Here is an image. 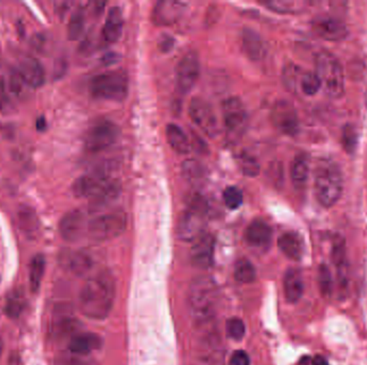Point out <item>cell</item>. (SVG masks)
<instances>
[{
  "instance_id": "cell-26",
  "label": "cell",
  "mask_w": 367,
  "mask_h": 365,
  "mask_svg": "<svg viewBox=\"0 0 367 365\" xmlns=\"http://www.w3.org/2000/svg\"><path fill=\"white\" fill-rule=\"evenodd\" d=\"M292 184L296 190H303L308 184L310 176V157L305 153L294 157L290 167Z\"/></svg>"
},
{
  "instance_id": "cell-25",
  "label": "cell",
  "mask_w": 367,
  "mask_h": 365,
  "mask_svg": "<svg viewBox=\"0 0 367 365\" xmlns=\"http://www.w3.org/2000/svg\"><path fill=\"white\" fill-rule=\"evenodd\" d=\"M124 27V18L122 10L118 7H113L107 13L105 26L103 29V38L105 43L113 44L120 40Z\"/></svg>"
},
{
  "instance_id": "cell-45",
  "label": "cell",
  "mask_w": 367,
  "mask_h": 365,
  "mask_svg": "<svg viewBox=\"0 0 367 365\" xmlns=\"http://www.w3.org/2000/svg\"><path fill=\"white\" fill-rule=\"evenodd\" d=\"M54 365H89V363L81 358V356L70 352L69 354H60L57 357Z\"/></svg>"
},
{
  "instance_id": "cell-40",
  "label": "cell",
  "mask_w": 367,
  "mask_h": 365,
  "mask_svg": "<svg viewBox=\"0 0 367 365\" xmlns=\"http://www.w3.org/2000/svg\"><path fill=\"white\" fill-rule=\"evenodd\" d=\"M318 284L323 296H331L332 292H333V279H332V273L327 265H321L319 267Z\"/></svg>"
},
{
  "instance_id": "cell-9",
  "label": "cell",
  "mask_w": 367,
  "mask_h": 365,
  "mask_svg": "<svg viewBox=\"0 0 367 365\" xmlns=\"http://www.w3.org/2000/svg\"><path fill=\"white\" fill-rule=\"evenodd\" d=\"M120 136V128L113 122L103 120L91 126L85 136V148L96 153L110 148Z\"/></svg>"
},
{
  "instance_id": "cell-43",
  "label": "cell",
  "mask_w": 367,
  "mask_h": 365,
  "mask_svg": "<svg viewBox=\"0 0 367 365\" xmlns=\"http://www.w3.org/2000/svg\"><path fill=\"white\" fill-rule=\"evenodd\" d=\"M302 76L298 66H296V64H288L284 70V80H285L286 86L290 90H296V87L300 86Z\"/></svg>"
},
{
  "instance_id": "cell-17",
  "label": "cell",
  "mask_w": 367,
  "mask_h": 365,
  "mask_svg": "<svg viewBox=\"0 0 367 365\" xmlns=\"http://www.w3.org/2000/svg\"><path fill=\"white\" fill-rule=\"evenodd\" d=\"M215 252V239L209 234H204L192 242L190 259L192 265L199 269H207L213 265Z\"/></svg>"
},
{
  "instance_id": "cell-15",
  "label": "cell",
  "mask_w": 367,
  "mask_h": 365,
  "mask_svg": "<svg viewBox=\"0 0 367 365\" xmlns=\"http://www.w3.org/2000/svg\"><path fill=\"white\" fill-rule=\"evenodd\" d=\"M223 115L226 128L233 136H238L246 128L247 113L238 97H229L223 103Z\"/></svg>"
},
{
  "instance_id": "cell-22",
  "label": "cell",
  "mask_w": 367,
  "mask_h": 365,
  "mask_svg": "<svg viewBox=\"0 0 367 365\" xmlns=\"http://www.w3.org/2000/svg\"><path fill=\"white\" fill-rule=\"evenodd\" d=\"M103 339L95 333H78L70 339L69 352L76 356H87L95 350L100 349Z\"/></svg>"
},
{
  "instance_id": "cell-52",
  "label": "cell",
  "mask_w": 367,
  "mask_h": 365,
  "mask_svg": "<svg viewBox=\"0 0 367 365\" xmlns=\"http://www.w3.org/2000/svg\"><path fill=\"white\" fill-rule=\"evenodd\" d=\"M37 130L45 131L47 128V120L45 117H39L36 122Z\"/></svg>"
},
{
  "instance_id": "cell-49",
  "label": "cell",
  "mask_w": 367,
  "mask_h": 365,
  "mask_svg": "<svg viewBox=\"0 0 367 365\" xmlns=\"http://www.w3.org/2000/svg\"><path fill=\"white\" fill-rule=\"evenodd\" d=\"M55 11L60 18H64L67 13L68 10L70 9V7L72 6V3H69V1H59V3H55Z\"/></svg>"
},
{
  "instance_id": "cell-46",
  "label": "cell",
  "mask_w": 367,
  "mask_h": 365,
  "mask_svg": "<svg viewBox=\"0 0 367 365\" xmlns=\"http://www.w3.org/2000/svg\"><path fill=\"white\" fill-rule=\"evenodd\" d=\"M332 258H333V263L336 265H344V261H345V246H344L343 241L336 242L334 244Z\"/></svg>"
},
{
  "instance_id": "cell-24",
  "label": "cell",
  "mask_w": 367,
  "mask_h": 365,
  "mask_svg": "<svg viewBox=\"0 0 367 365\" xmlns=\"http://www.w3.org/2000/svg\"><path fill=\"white\" fill-rule=\"evenodd\" d=\"M304 292V281L301 271L296 268H290L286 271L284 277V294L289 304L300 301Z\"/></svg>"
},
{
  "instance_id": "cell-10",
  "label": "cell",
  "mask_w": 367,
  "mask_h": 365,
  "mask_svg": "<svg viewBox=\"0 0 367 365\" xmlns=\"http://www.w3.org/2000/svg\"><path fill=\"white\" fill-rule=\"evenodd\" d=\"M190 116L192 121L204 134L214 138L219 133V120L211 105L200 97H194L190 104Z\"/></svg>"
},
{
  "instance_id": "cell-11",
  "label": "cell",
  "mask_w": 367,
  "mask_h": 365,
  "mask_svg": "<svg viewBox=\"0 0 367 365\" xmlns=\"http://www.w3.org/2000/svg\"><path fill=\"white\" fill-rule=\"evenodd\" d=\"M200 60L194 52L186 54L176 66V86L182 93H188L194 88L200 76Z\"/></svg>"
},
{
  "instance_id": "cell-39",
  "label": "cell",
  "mask_w": 367,
  "mask_h": 365,
  "mask_svg": "<svg viewBox=\"0 0 367 365\" xmlns=\"http://www.w3.org/2000/svg\"><path fill=\"white\" fill-rule=\"evenodd\" d=\"M8 88H9L10 92L16 95V97H23L26 95L30 87L23 80L18 70H14L10 73L9 80H8Z\"/></svg>"
},
{
  "instance_id": "cell-5",
  "label": "cell",
  "mask_w": 367,
  "mask_h": 365,
  "mask_svg": "<svg viewBox=\"0 0 367 365\" xmlns=\"http://www.w3.org/2000/svg\"><path fill=\"white\" fill-rule=\"evenodd\" d=\"M209 206L204 197L194 195L188 203L187 209L178 220L177 236L182 241L194 242L204 235Z\"/></svg>"
},
{
  "instance_id": "cell-20",
  "label": "cell",
  "mask_w": 367,
  "mask_h": 365,
  "mask_svg": "<svg viewBox=\"0 0 367 365\" xmlns=\"http://www.w3.org/2000/svg\"><path fill=\"white\" fill-rule=\"evenodd\" d=\"M244 237L252 248L267 249L271 244L273 230L263 220H255L245 230Z\"/></svg>"
},
{
  "instance_id": "cell-36",
  "label": "cell",
  "mask_w": 367,
  "mask_h": 365,
  "mask_svg": "<svg viewBox=\"0 0 367 365\" xmlns=\"http://www.w3.org/2000/svg\"><path fill=\"white\" fill-rule=\"evenodd\" d=\"M85 27V16L82 10H78L72 14L68 24V38L69 40H78L82 36Z\"/></svg>"
},
{
  "instance_id": "cell-23",
  "label": "cell",
  "mask_w": 367,
  "mask_h": 365,
  "mask_svg": "<svg viewBox=\"0 0 367 365\" xmlns=\"http://www.w3.org/2000/svg\"><path fill=\"white\" fill-rule=\"evenodd\" d=\"M16 221L21 232L26 237L34 239L39 235L40 232V221L36 211L32 207L22 205L16 213Z\"/></svg>"
},
{
  "instance_id": "cell-32",
  "label": "cell",
  "mask_w": 367,
  "mask_h": 365,
  "mask_svg": "<svg viewBox=\"0 0 367 365\" xmlns=\"http://www.w3.org/2000/svg\"><path fill=\"white\" fill-rule=\"evenodd\" d=\"M234 277L240 283H252L256 279L254 265L248 259H240L234 267Z\"/></svg>"
},
{
  "instance_id": "cell-4",
  "label": "cell",
  "mask_w": 367,
  "mask_h": 365,
  "mask_svg": "<svg viewBox=\"0 0 367 365\" xmlns=\"http://www.w3.org/2000/svg\"><path fill=\"white\" fill-rule=\"evenodd\" d=\"M316 72L321 82V88L333 99H339L345 93V73L343 66L336 56L330 52H320L315 60Z\"/></svg>"
},
{
  "instance_id": "cell-51",
  "label": "cell",
  "mask_w": 367,
  "mask_h": 365,
  "mask_svg": "<svg viewBox=\"0 0 367 365\" xmlns=\"http://www.w3.org/2000/svg\"><path fill=\"white\" fill-rule=\"evenodd\" d=\"M304 365H329L327 361L322 356H315L314 358L305 359Z\"/></svg>"
},
{
  "instance_id": "cell-1",
  "label": "cell",
  "mask_w": 367,
  "mask_h": 365,
  "mask_svg": "<svg viewBox=\"0 0 367 365\" xmlns=\"http://www.w3.org/2000/svg\"><path fill=\"white\" fill-rule=\"evenodd\" d=\"M115 283L109 273H97L85 282L80 292V309L85 316L95 321L107 318L113 308Z\"/></svg>"
},
{
  "instance_id": "cell-38",
  "label": "cell",
  "mask_w": 367,
  "mask_h": 365,
  "mask_svg": "<svg viewBox=\"0 0 367 365\" xmlns=\"http://www.w3.org/2000/svg\"><path fill=\"white\" fill-rule=\"evenodd\" d=\"M300 88L306 95H315L321 89V82L316 73L308 72L303 73L301 78Z\"/></svg>"
},
{
  "instance_id": "cell-31",
  "label": "cell",
  "mask_w": 367,
  "mask_h": 365,
  "mask_svg": "<svg viewBox=\"0 0 367 365\" xmlns=\"http://www.w3.org/2000/svg\"><path fill=\"white\" fill-rule=\"evenodd\" d=\"M26 299L24 292L20 288L12 290L6 300L5 312L10 318H18L25 309Z\"/></svg>"
},
{
  "instance_id": "cell-50",
  "label": "cell",
  "mask_w": 367,
  "mask_h": 365,
  "mask_svg": "<svg viewBox=\"0 0 367 365\" xmlns=\"http://www.w3.org/2000/svg\"><path fill=\"white\" fill-rule=\"evenodd\" d=\"M173 39L169 36L165 37V38L161 39V40L159 41V47H161V49L163 53H168V52L173 47Z\"/></svg>"
},
{
  "instance_id": "cell-12",
  "label": "cell",
  "mask_w": 367,
  "mask_h": 365,
  "mask_svg": "<svg viewBox=\"0 0 367 365\" xmlns=\"http://www.w3.org/2000/svg\"><path fill=\"white\" fill-rule=\"evenodd\" d=\"M271 119L275 128L286 136H294L298 134L300 128L298 113L293 105L288 101H279L274 105Z\"/></svg>"
},
{
  "instance_id": "cell-13",
  "label": "cell",
  "mask_w": 367,
  "mask_h": 365,
  "mask_svg": "<svg viewBox=\"0 0 367 365\" xmlns=\"http://www.w3.org/2000/svg\"><path fill=\"white\" fill-rule=\"evenodd\" d=\"M312 26L317 36L331 42L345 40L349 35L347 25L343 20L333 16H319L315 18Z\"/></svg>"
},
{
  "instance_id": "cell-3",
  "label": "cell",
  "mask_w": 367,
  "mask_h": 365,
  "mask_svg": "<svg viewBox=\"0 0 367 365\" xmlns=\"http://www.w3.org/2000/svg\"><path fill=\"white\" fill-rule=\"evenodd\" d=\"M314 190L317 201L325 208L335 206L344 191V178L339 166L331 160H321L315 169Z\"/></svg>"
},
{
  "instance_id": "cell-6",
  "label": "cell",
  "mask_w": 367,
  "mask_h": 365,
  "mask_svg": "<svg viewBox=\"0 0 367 365\" xmlns=\"http://www.w3.org/2000/svg\"><path fill=\"white\" fill-rule=\"evenodd\" d=\"M89 89L91 95L96 99L120 102L127 97L129 80L127 73L122 70L107 71L95 76Z\"/></svg>"
},
{
  "instance_id": "cell-28",
  "label": "cell",
  "mask_w": 367,
  "mask_h": 365,
  "mask_svg": "<svg viewBox=\"0 0 367 365\" xmlns=\"http://www.w3.org/2000/svg\"><path fill=\"white\" fill-rule=\"evenodd\" d=\"M168 143L175 152L186 155L190 151V143L184 131L176 124H168L165 128Z\"/></svg>"
},
{
  "instance_id": "cell-41",
  "label": "cell",
  "mask_w": 367,
  "mask_h": 365,
  "mask_svg": "<svg viewBox=\"0 0 367 365\" xmlns=\"http://www.w3.org/2000/svg\"><path fill=\"white\" fill-rule=\"evenodd\" d=\"M226 330H227L229 337H231L234 341H240L246 333L244 321L238 318V317H232V318L228 319Z\"/></svg>"
},
{
  "instance_id": "cell-37",
  "label": "cell",
  "mask_w": 367,
  "mask_h": 365,
  "mask_svg": "<svg viewBox=\"0 0 367 365\" xmlns=\"http://www.w3.org/2000/svg\"><path fill=\"white\" fill-rule=\"evenodd\" d=\"M238 166L244 175L248 177H256L260 172V165L252 155L242 153L238 159Z\"/></svg>"
},
{
  "instance_id": "cell-48",
  "label": "cell",
  "mask_w": 367,
  "mask_h": 365,
  "mask_svg": "<svg viewBox=\"0 0 367 365\" xmlns=\"http://www.w3.org/2000/svg\"><path fill=\"white\" fill-rule=\"evenodd\" d=\"M229 365H250V359L244 350H236L232 354Z\"/></svg>"
},
{
  "instance_id": "cell-8",
  "label": "cell",
  "mask_w": 367,
  "mask_h": 365,
  "mask_svg": "<svg viewBox=\"0 0 367 365\" xmlns=\"http://www.w3.org/2000/svg\"><path fill=\"white\" fill-rule=\"evenodd\" d=\"M112 181L113 179H111L107 169L97 167L78 178L72 186V192L78 198L91 199L105 190Z\"/></svg>"
},
{
  "instance_id": "cell-19",
  "label": "cell",
  "mask_w": 367,
  "mask_h": 365,
  "mask_svg": "<svg viewBox=\"0 0 367 365\" xmlns=\"http://www.w3.org/2000/svg\"><path fill=\"white\" fill-rule=\"evenodd\" d=\"M240 42L245 55L247 56L252 61H260L264 59L267 54V44L257 31L250 28L243 29Z\"/></svg>"
},
{
  "instance_id": "cell-30",
  "label": "cell",
  "mask_w": 367,
  "mask_h": 365,
  "mask_svg": "<svg viewBox=\"0 0 367 365\" xmlns=\"http://www.w3.org/2000/svg\"><path fill=\"white\" fill-rule=\"evenodd\" d=\"M45 273V258L42 254H37L33 257L29 267V285L32 292H37L40 289Z\"/></svg>"
},
{
  "instance_id": "cell-2",
  "label": "cell",
  "mask_w": 367,
  "mask_h": 365,
  "mask_svg": "<svg viewBox=\"0 0 367 365\" xmlns=\"http://www.w3.org/2000/svg\"><path fill=\"white\" fill-rule=\"evenodd\" d=\"M219 304V288L209 277H196L190 283L187 306L192 319L197 323H209L215 317Z\"/></svg>"
},
{
  "instance_id": "cell-14",
  "label": "cell",
  "mask_w": 367,
  "mask_h": 365,
  "mask_svg": "<svg viewBox=\"0 0 367 365\" xmlns=\"http://www.w3.org/2000/svg\"><path fill=\"white\" fill-rule=\"evenodd\" d=\"M88 220L83 211L72 210L60 220V236L68 242H76L87 235Z\"/></svg>"
},
{
  "instance_id": "cell-18",
  "label": "cell",
  "mask_w": 367,
  "mask_h": 365,
  "mask_svg": "<svg viewBox=\"0 0 367 365\" xmlns=\"http://www.w3.org/2000/svg\"><path fill=\"white\" fill-rule=\"evenodd\" d=\"M60 263L67 270L78 277L88 275L95 265L91 255L82 250L66 251L60 256Z\"/></svg>"
},
{
  "instance_id": "cell-16",
  "label": "cell",
  "mask_w": 367,
  "mask_h": 365,
  "mask_svg": "<svg viewBox=\"0 0 367 365\" xmlns=\"http://www.w3.org/2000/svg\"><path fill=\"white\" fill-rule=\"evenodd\" d=\"M186 5L174 0H163L156 4L151 13V20L156 26L169 27L178 22L185 11Z\"/></svg>"
},
{
  "instance_id": "cell-42",
  "label": "cell",
  "mask_w": 367,
  "mask_h": 365,
  "mask_svg": "<svg viewBox=\"0 0 367 365\" xmlns=\"http://www.w3.org/2000/svg\"><path fill=\"white\" fill-rule=\"evenodd\" d=\"M223 202L226 206L232 210L240 208L243 204V193L236 186H229L223 192Z\"/></svg>"
},
{
  "instance_id": "cell-21",
  "label": "cell",
  "mask_w": 367,
  "mask_h": 365,
  "mask_svg": "<svg viewBox=\"0 0 367 365\" xmlns=\"http://www.w3.org/2000/svg\"><path fill=\"white\" fill-rule=\"evenodd\" d=\"M18 73L30 88H39L45 82V71L36 58L26 56L18 64Z\"/></svg>"
},
{
  "instance_id": "cell-53",
  "label": "cell",
  "mask_w": 367,
  "mask_h": 365,
  "mask_svg": "<svg viewBox=\"0 0 367 365\" xmlns=\"http://www.w3.org/2000/svg\"><path fill=\"white\" fill-rule=\"evenodd\" d=\"M4 350V342L3 340H1V337H0V356H1V354H3Z\"/></svg>"
},
{
  "instance_id": "cell-35",
  "label": "cell",
  "mask_w": 367,
  "mask_h": 365,
  "mask_svg": "<svg viewBox=\"0 0 367 365\" xmlns=\"http://www.w3.org/2000/svg\"><path fill=\"white\" fill-rule=\"evenodd\" d=\"M269 9L273 11L279 12V13H296L301 11L304 7V3H298V1H289V0H272L264 3Z\"/></svg>"
},
{
  "instance_id": "cell-27",
  "label": "cell",
  "mask_w": 367,
  "mask_h": 365,
  "mask_svg": "<svg viewBox=\"0 0 367 365\" xmlns=\"http://www.w3.org/2000/svg\"><path fill=\"white\" fill-rule=\"evenodd\" d=\"M279 250L292 261H300L303 256V241L296 232H288L279 239Z\"/></svg>"
},
{
  "instance_id": "cell-29",
  "label": "cell",
  "mask_w": 367,
  "mask_h": 365,
  "mask_svg": "<svg viewBox=\"0 0 367 365\" xmlns=\"http://www.w3.org/2000/svg\"><path fill=\"white\" fill-rule=\"evenodd\" d=\"M120 193V182L113 180L105 190L101 191L99 194L91 199V210L96 213V211L105 208L107 205L112 204L117 198Z\"/></svg>"
},
{
  "instance_id": "cell-34",
  "label": "cell",
  "mask_w": 367,
  "mask_h": 365,
  "mask_svg": "<svg viewBox=\"0 0 367 365\" xmlns=\"http://www.w3.org/2000/svg\"><path fill=\"white\" fill-rule=\"evenodd\" d=\"M182 176L192 184L200 181L204 176V169L200 162L196 160H187L182 165Z\"/></svg>"
},
{
  "instance_id": "cell-44",
  "label": "cell",
  "mask_w": 367,
  "mask_h": 365,
  "mask_svg": "<svg viewBox=\"0 0 367 365\" xmlns=\"http://www.w3.org/2000/svg\"><path fill=\"white\" fill-rule=\"evenodd\" d=\"M13 111V103L7 91V86L4 78H0V112L10 114Z\"/></svg>"
},
{
  "instance_id": "cell-47",
  "label": "cell",
  "mask_w": 367,
  "mask_h": 365,
  "mask_svg": "<svg viewBox=\"0 0 367 365\" xmlns=\"http://www.w3.org/2000/svg\"><path fill=\"white\" fill-rule=\"evenodd\" d=\"M343 140L344 145H345L348 151H351L356 147V131L351 126H346L345 130H344Z\"/></svg>"
},
{
  "instance_id": "cell-33",
  "label": "cell",
  "mask_w": 367,
  "mask_h": 365,
  "mask_svg": "<svg viewBox=\"0 0 367 365\" xmlns=\"http://www.w3.org/2000/svg\"><path fill=\"white\" fill-rule=\"evenodd\" d=\"M78 328V321L69 317L58 319L54 323L53 333L56 337H74L78 335L76 330Z\"/></svg>"
},
{
  "instance_id": "cell-7",
  "label": "cell",
  "mask_w": 367,
  "mask_h": 365,
  "mask_svg": "<svg viewBox=\"0 0 367 365\" xmlns=\"http://www.w3.org/2000/svg\"><path fill=\"white\" fill-rule=\"evenodd\" d=\"M127 217L122 210L97 215L88 222L87 235L96 242L107 241L117 238L125 232Z\"/></svg>"
}]
</instances>
